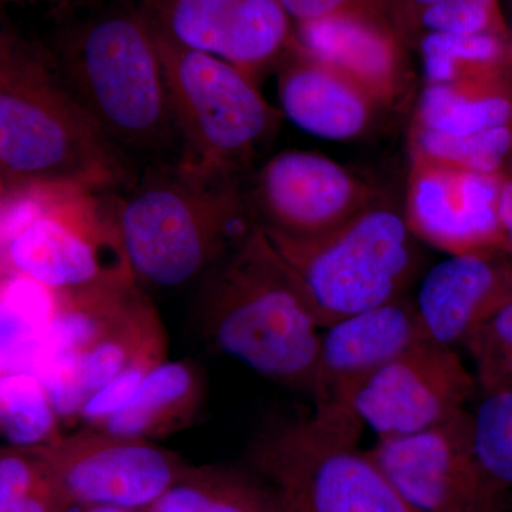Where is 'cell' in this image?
Instances as JSON below:
<instances>
[{"label":"cell","instance_id":"1","mask_svg":"<svg viewBox=\"0 0 512 512\" xmlns=\"http://www.w3.org/2000/svg\"><path fill=\"white\" fill-rule=\"evenodd\" d=\"M130 157L97 126L64 82L55 56L12 32L0 42V185L120 192Z\"/></svg>","mask_w":512,"mask_h":512},{"label":"cell","instance_id":"2","mask_svg":"<svg viewBox=\"0 0 512 512\" xmlns=\"http://www.w3.org/2000/svg\"><path fill=\"white\" fill-rule=\"evenodd\" d=\"M116 215L138 284L160 289L200 282L256 228L245 175L183 154L117 192Z\"/></svg>","mask_w":512,"mask_h":512},{"label":"cell","instance_id":"3","mask_svg":"<svg viewBox=\"0 0 512 512\" xmlns=\"http://www.w3.org/2000/svg\"><path fill=\"white\" fill-rule=\"evenodd\" d=\"M198 284L202 338L258 375L311 393L323 329L291 266L261 228Z\"/></svg>","mask_w":512,"mask_h":512},{"label":"cell","instance_id":"4","mask_svg":"<svg viewBox=\"0 0 512 512\" xmlns=\"http://www.w3.org/2000/svg\"><path fill=\"white\" fill-rule=\"evenodd\" d=\"M53 56L76 99L127 156L154 157L178 137L146 3L97 10L67 30Z\"/></svg>","mask_w":512,"mask_h":512},{"label":"cell","instance_id":"5","mask_svg":"<svg viewBox=\"0 0 512 512\" xmlns=\"http://www.w3.org/2000/svg\"><path fill=\"white\" fill-rule=\"evenodd\" d=\"M116 194L53 187L2 195V274L55 292L137 282L117 224Z\"/></svg>","mask_w":512,"mask_h":512},{"label":"cell","instance_id":"6","mask_svg":"<svg viewBox=\"0 0 512 512\" xmlns=\"http://www.w3.org/2000/svg\"><path fill=\"white\" fill-rule=\"evenodd\" d=\"M269 241L291 266L322 329L404 298L420 266L419 239L404 212L382 198L322 237Z\"/></svg>","mask_w":512,"mask_h":512},{"label":"cell","instance_id":"7","mask_svg":"<svg viewBox=\"0 0 512 512\" xmlns=\"http://www.w3.org/2000/svg\"><path fill=\"white\" fill-rule=\"evenodd\" d=\"M362 430L359 420L313 410L259 434L249 464L288 512H417L359 447Z\"/></svg>","mask_w":512,"mask_h":512},{"label":"cell","instance_id":"8","mask_svg":"<svg viewBox=\"0 0 512 512\" xmlns=\"http://www.w3.org/2000/svg\"><path fill=\"white\" fill-rule=\"evenodd\" d=\"M151 22L175 128L183 143L181 154L217 170L245 175L259 148L278 130L281 111L232 64L181 46L153 18Z\"/></svg>","mask_w":512,"mask_h":512},{"label":"cell","instance_id":"9","mask_svg":"<svg viewBox=\"0 0 512 512\" xmlns=\"http://www.w3.org/2000/svg\"><path fill=\"white\" fill-rule=\"evenodd\" d=\"M29 450L82 508L107 505L146 511L190 468L154 441L89 426Z\"/></svg>","mask_w":512,"mask_h":512},{"label":"cell","instance_id":"10","mask_svg":"<svg viewBox=\"0 0 512 512\" xmlns=\"http://www.w3.org/2000/svg\"><path fill=\"white\" fill-rule=\"evenodd\" d=\"M249 210L269 238L308 241L335 231L380 200L338 161L313 151H284L247 180Z\"/></svg>","mask_w":512,"mask_h":512},{"label":"cell","instance_id":"11","mask_svg":"<svg viewBox=\"0 0 512 512\" xmlns=\"http://www.w3.org/2000/svg\"><path fill=\"white\" fill-rule=\"evenodd\" d=\"M394 490L417 512H504L474 453L471 412L402 437L377 439L369 450Z\"/></svg>","mask_w":512,"mask_h":512},{"label":"cell","instance_id":"12","mask_svg":"<svg viewBox=\"0 0 512 512\" xmlns=\"http://www.w3.org/2000/svg\"><path fill=\"white\" fill-rule=\"evenodd\" d=\"M477 392L476 375L456 349L426 340L370 377L352 410L377 439L410 436L467 412Z\"/></svg>","mask_w":512,"mask_h":512},{"label":"cell","instance_id":"13","mask_svg":"<svg viewBox=\"0 0 512 512\" xmlns=\"http://www.w3.org/2000/svg\"><path fill=\"white\" fill-rule=\"evenodd\" d=\"M503 174H481L412 154L404 217L414 237L448 255L504 249Z\"/></svg>","mask_w":512,"mask_h":512},{"label":"cell","instance_id":"14","mask_svg":"<svg viewBox=\"0 0 512 512\" xmlns=\"http://www.w3.org/2000/svg\"><path fill=\"white\" fill-rule=\"evenodd\" d=\"M426 340L416 306L406 296L323 329L309 393L313 410L357 419L352 403L360 387L387 363Z\"/></svg>","mask_w":512,"mask_h":512},{"label":"cell","instance_id":"15","mask_svg":"<svg viewBox=\"0 0 512 512\" xmlns=\"http://www.w3.org/2000/svg\"><path fill=\"white\" fill-rule=\"evenodd\" d=\"M512 299V256L504 249L450 255L421 279L416 306L429 342L464 346Z\"/></svg>","mask_w":512,"mask_h":512},{"label":"cell","instance_id":"16","mask_svg":"<svg viewBox=\"0 0 512 512\" xmlns=\"http://www.w3.org/2000/svg\"><path fill=\"white\" fill-rule=\"evenodd\" d=\"M293 45L355 83L380 107L406 89L402 50L376 15L342 13L298 23Z\"/></svg>","mask_w":512,"mask_h":512},{"label":"cell","instance_id":"17","mask_svg":"<svg viewBox=\"0 0 512 512\" xmlns=\"http://www.w3.org/2000/svg\"><path fill=\"white\" fill-rule=\"evenodd\" d=\"M278 76L282 111L313 137L349 141L372 126L377 107L369 94L326 64L289 47Z\"/></svg>","mask_w":512,"mask_h":512},{"label":"cell","instance_id":"18","mask_svg":"<svg viewBox=\"0 0 512 512\" xmlns=\"http://www.w3.org/2000/svg\"><path fill=\"white\" fill-rule=\"evenodd\" d=\"M202 399L201 376L190 362H164L120 410L96 429L151 441L190 426Z\"/></svg>","mask_w":512,"mask_h":512},{"label":"cell","instance_id":"19","mask_svg":"<svg viewBox=\"0 0 512 512\" xmlns=\"http://www.w3.org/2000/svg\"><path fill=\"white\" fill-rule=\"evenodd\" d=\"M167 349L163 320L143 293L123 318L80 353V382L86 402L127 370L163 365Z\"/></svg>","mask_w":512,"mask_h":512},{"label":"cell","instance_id":"20","mask_svg":"<svg viewBox=\"0 0 512 512\" xmlns=\"http://www.w3.org/2000/svg\"><path fill=\"white\" fill-rule=\"evenodd\" d=\"M413 124L451 136L511 126L512 74L427 84Z\"/></svg>","mask_w":512,"mask_h":512},{"label":"cell","instance_id":"21","mask_svg":"<svg viewBox=\"0 0 512 512\" xmlns=\"http://www.w3.org/2000/svg\"><path fill=\"white\" fill-rule=\"evenodd\" d=\"M146 512H285L278 491L255 471L190 467Z\"/></svg>","mask_w":512,"mask_h":512},{"label":"cell","instance_id":"22","mask_svg":"<svg viewBox=\"0 0 512 512\" xmlns=\"http://www.w3.org/2000/svg\"><path fill=\"white\" fill-rule=\"evenodd\" d=\"M138 282H116L53 291L55 306L45 350L76 355L123 318L143 295Z\"/></svg>","mask_w":512,"mask_h":512},{"label":"cell","instance_id":"23","mask_svg":"<svg viewBox=\"0 0 512 512\" xmlns=\"http://www.w3.org/2000/svg\"><path fill=\"white\" fill-rule=\"evenodd\" d=\"M292 43L291 15L279 0H242L218 57L258 84L266 67L288 52Z\"/></svg>","mask_w":512,"mask_h":512},{"label":"cell","instance_id":"24","mask_svg":"<svg viewBox=\"0 0 512 512\" xmlns=\"http://www.w3.org/2000/svg\"><path fill=\"white\" fill-rule=\"evenodd\" d=\"M420 50L427 84L512 74V45L500 33H427Z\"/></svg>","mask_w":512,"mask_h":512},{"label":"cell","instance_id":"25","mask_svg":"<svg viewBox=\"0 0 512 512\" xmlns=\"http://www.w3.org/2000/svg\"><path fill=\"white\" fill-rule=\"evenodd\" d=\"M45 382L33 372H6L0 379V427L6 446H49L63 434Z\"/></svg>","mask_w":512,"mask_h":512},{"label":"cell","instance_id":"26","mask_svg":"<svg viewBox=\"0 0 512 512\" xmlns=\"http://www.w3.org/2000/svg\"><path fill=\"white\" fill-rule=\"evenodd\" d=\"M410 151L474 173L503 174L512 161V124L466 136L437 133L413 124Z\"/></svg>","mask_w":512,"mask_h":512},{"label":"cell","instance_id":"27","mask_svg":"<svg viewBox=\"0 0 512 512\" xmlns=\"http://www.w3.org/2000/svg\"><path fill=\"white\" fill-rule=\"evenodd\" d=\"M73 503L28 448L0 451V512H77Z\"/></svg>","mask_w":512,"mask_h":512},{"label":"cell","instance_id":"28","mask_svg":"<svg viewBox=\"0 0 512 512\" xmlns=\"http://www.w3.org/2000/svg\"><path fill=\"white\" fill-rule=\"evenodd\" d=\"M242 0H147L148 13L174 42L220 55L225 33Z\"/></svg>","mask_w":512,"mask_h":512},{"label":"cell","instance_id":"29","mask_svg":"<svg viewBox=\"0 0 512 512\" xmlns=\"http://www.w3.org/2000/svg\"><path fill=\"white\" fill-rule=\"evenodd\" d=\"M471 437L478 464L498 493H512V390L480 392L471 412Z\"/></svg>","mask_w":512,"mask_h":512},{"label":"cell","instance_id":"30","mask_svg":"<svg viewBox=\"0 0 512 512\" xmlns=\"http://www.w3.org/2000/svg\"><path fill=\"white\" fill-rule=\"evenodd\" d=\"M420 22L429 33L507 35L497 0H444L424 10Z\"/></svg>","mask_w":512,"mask_h":512},{"label":"cell","instance_id":"31","mask_svg":"<svg viewBox=\"0 0 512 512\" xmlns=\"http://www.w3.org/2000/svg\"><path fill=\"white\" fill-rule=\"evenodd\" d=\"M476 363L478 392L512 390V348L470 349Z\"/></svg>","mask_w":512,"mask_h":512},{"label":"cell","instance_id":"32","mask_svg":"<svg viewBox=\"0 0 512 512\" xmlns=\"http://www.w3.org/2000/svg\"><path fill=\"white\" fill-rule=\"evenodd\" d=\"M286 12L298 23L342 15V13H366L376 15L382 0H279Z\"/></svg>","mask_w":512,"mask_h":512},{"label":"cell","instance_id":"33","mask_svg":"<svg viewBox=\"0 0 512 512\" xmlns=\"http://www.w3.org/2000/svg\"><path fill=\"white\" fill-rule=\"evenodd\" d=\"M512 348V299L478 330L466 349Z\"/></svg>","mask_w":512,"mask_h":512},{"label":"cell","instance_id":"34","mask_svg":"<svg viewBox=\"0 0 512 512\" xmlns=\"http://www.w3.org/2000/svg\"><path fill=\"white\" fill-rule=\"evenodd\" d=\"M498 211H500V222L501 229H503L505 251L512 256V161L504 173Z\"/></svg>","mask_w":512,"mask_h":512},{"label":"cell","instance_id":"35","mask_svg":"<svg viewBox=\"0 0 512 512\" xmlns=\"http://www.w3.org/2000/svg\"><path fill=\"white\" fill-rule=\"evenodd\" d=\"M77 512H146L140 510H130V508L107 507V505H94V507H84Z\"/></svg>","mask_w":512,"mask_h":512},{"label":"cell","instance_id":"36","mask_svg":"<svg viewBox=\"0 0 512 512\" xmlns=\"http://www.w3.org/2000/svg\"><path fill=\"white\" fill-rule=\"evenodd\" d=\"M444 0H407L409 6H412L417 12L423 13L424 10L433 8V6L439 5Z\"/></svg>","mask_w":512,"mask_h":512},{"label":"cell","instance_id":"37","mask_svg":"<svg viewBox=\"0 0 512 512\" xmlns=\"http://www.w3.org/2000/svg\"><path fill=\"white\" fill-rule=\"evenodd\" d=\"M3 2H40V0H3Z\"/></svg>","mask_w":512,"mask_h":512},{"label":"cell","instance_id":"38","mask_svg":"<svg viewBox=\"0 0 512 512\" xmlns=\"http://www.w3.org/2000/svg\"><path fill=\"white\" fill-rule=\"evenodd\" d=\"M285 512H288V511L285 510Z\"/></svg>","mask_w":512,"mask_h":512}]
</instances>
